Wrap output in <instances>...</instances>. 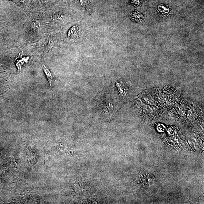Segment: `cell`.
Instances as JSON below:
<instances>
[{
  "label": "cell",
  "instance_id": "6da1fadb",
  "mask_svg": "<svg viewBox=\"0 0 204 204\" xmlns=\"http://www.w3.org/2000/svg\"><path fill=\"white\" fill-rule=\"evenodd\" d=\"M43 67L44 72L45 73L46 75L47 76L50 86H52L53 85L54 81H54L53 75L52 73H51L49 70L46 67L44 64L43 65Z\"/></svg>",
  "mask_w": 204,
  "mask_h": 204
},
{
  "label": "cell",
  "instance_id": "7a4b0ae2",
  "mask_svg": "<svg viewBox=\"0 0 204 204\" xmlns=\"http://www.w3.org/2000/svg\"><path fill=\"white\" fill-rule=\"evenodd\" d=\"M131 18L137 22H141L143 20V16L141 13L137 12H133L130 13Z\"/></svg>",
  "mask_w": 204,
  "mask_h": 204
},
{
  "label": "cell",
  "instance_id": "3957f363",
  "mask_svg": "<svg viewBox=\"0 0 204 204\" xmlns=\"http://www.w3.org/2000/svg\"><path fill=\"white\" fill-rule=\"evenodd\" d=\"M79 32V28L77 25H75L71 28L68 32V37H71L76 36L77 34Z\"/></svg>",
  "mask_w": 204,
  "mask_h": 204
},
{
  "label": "cell",
  "instance_id": "277c9868",
  "mask_svg": "<svg viewBox=\"0 0 204 204\" xmlns=\"http://www.w3.org/2000/svg\"><path fill=\"white\" fill-rule=\"evenodd\" d=\"M79 2L82 6L88 9L90 7V1L89 0H79Z\"/></svg>",
  "mask_w": 204,
  "mask_h": 204
},
{
  "label": "cell",
  "instance_id": "5b68a950",
  "mask_svg": "<svg viewBox=\"0 0 204 204\" xmlns=\"http://www.w3.org/2000/svg\"><path fill=\"white\" fill-rule=\"evenodd\" d=\"M132 4L136 6H138L141 3V0H131Z\"/></svg>",
  "mask_w": 204,
  "mask_h": 204
}]
</instances>
